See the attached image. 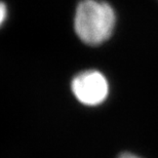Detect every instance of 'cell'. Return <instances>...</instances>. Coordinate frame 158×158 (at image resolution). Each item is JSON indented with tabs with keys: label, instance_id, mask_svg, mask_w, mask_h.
I'll list each match as a JSON object with an SVG mask.
<instances>
[{
	"label": "cell",
	"instance_id": "cell-1",
	"mask_svg": "<svg viewBox=\"0 0 158 158\" xmlns=\"http://www.w3.org/2000/svg\"><path fill=\"white\" fill-rule=\"evenodd\" d=\"M115 21V12L108 3L82 0L76 9L74 28L81 41L98 45L111 36Z\"/></svg>",
	"mask_w": 158,
	"mask_h": 158
},
{
	"label": "cell",
	"instance_id": "cell-2",
	"mask_svg": "<svg viewBox=\"0 0 158 158\" xmlns=\"http://www.w3.org/2000/svg\"><path fill=\"white\" fill-rule=\"evenodd\" d=\"M75 98L87 106H97L106 100L109 84L106 77L99 71L88 70L74 77L71 84Z\"/></svg>",
	"mask_w": 158,
	"mask_h": 158
},
{
	"label": "cell",
	"instance_id": "cell-3",
	"mask_svg": "<svg viewBox=\"0 0 158 158\" xmlns=\"http://www.w3.org/2000/svg\"><path fill=\"white\" fill-rule=\"evenodd\" d=\"M6 15H7V9L3 2H0V26L3 24V22L5 21Z\"/></svg>",
	"mask_w": 158,
	"mask_h": 158
},
{
	"label": "cell",
	"instance_id": "cell-4",
	"mask_svg": "<svg viewBox=\"0 0 158 158\" xmlns=\"http://www.w3.org/2000/svg\"><path fill=\"white\" fill-rule=\"evenodd\" d=\"M118 158H140V157L135 156L134 154H131V153H123Z\"/></svg>",
	"mask_w": 158,
	"mask_h": 158
}]
</instances>
